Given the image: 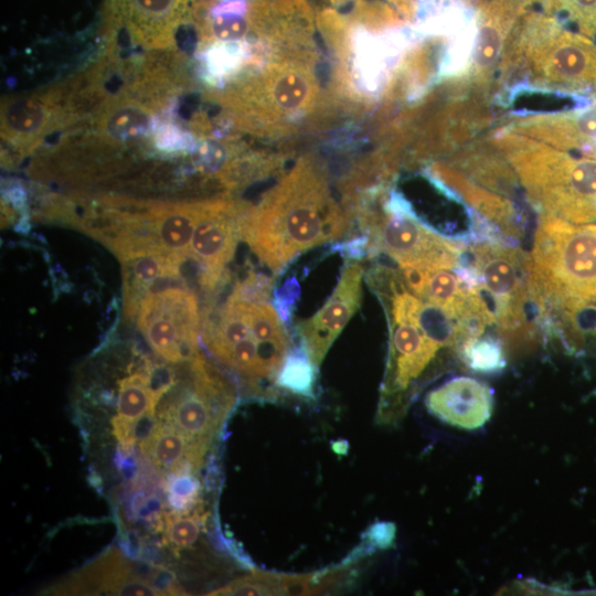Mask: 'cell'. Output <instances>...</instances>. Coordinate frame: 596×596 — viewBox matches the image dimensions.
<instances>
[{
  "label": "cell",
  "instance_id": "cell-11",
  "mask_svg": "<svg viewBox=\"0 0 596 596\" xmlns=\"http://www.w3.org/2000/svg\"><path fill=\"white\" fill-rule=\"evenodd\" d=\"M441 347L411 321H391L386 393L406 390L429 365Z\"/></svg>",
  "mask_w": 596,
  "mask_h": 596
},
{
  "label": "cell",
  "instance_id": "cell-14",
  "mask_svg": "<svg viewBox=\"0 0 596 596\" xmlns=\"http://www.w3.org/2000/svg\"><path fill=\"white\" fill-rule=\"evenodd\" d=\"M316 368L301 347V351L288 353L277 374L276 384L296 395L312 397Z\"/></svg>",
  "mask_w": 596,
  "mask_h": 596
},
{
  "label": "cell",
  "instance_id": "cell-7",
  "mask_svg": "<svg viewBox=\"0 0 596 596\" xmlns=\"http://www.w3.org/2000/svg\"><path fill=\"white\" fill-rule=\"evenodd\" d=\"M246 204L223 199L209 200L191 241L190 258L201 267L200 285L214 290L223 280L241 236V219Z\"/></svg>",
  "mask_w": 596,
  "mask_h": 596
},
{
  "label": "cell",
  "instance_id": "cell-18",
  "mask_svg": "<svg viewBox=\"0 0 596 596\" xmlns=\"http://www.w3.org/2000/svg\"><path fill=\"white\" fill-rule=\"evenodd\" d=\"M167 491L175 512L189 513L199 503L200 482L193 472H179L168 476Z\"/></svg>",
  "mask_w": 596,
  "mask_h": 596
},
{
  "label": "cell",
  "instance_id": "cell-15",
  "mask_svg": "<svg viewBox=\"0 0 596 596\" xmlns=\"http://www.w3.org/2000/svg\"><path fill=\"white\" fill-rule=\"evenodd\" d=\"M459 353L467 366L473 371L492 373L505 365L501 342L491 337H475L459 345Z\"/></svg>",
  "mask_w": 596,
  "mask_h": 596
},
{
  "label": "cell",
  "instance_id": "cell-12",
  "mask_svg": "<svg viewBox=\"0 0 596 596\" xmlns=\"http://www.w3.org/2000/svg\"><path fill=\"white\" fill-rule=\"evenodd\" d=\"M124 313L136 317L141 300L151 291L181 284V263L160 251H141L120 260Z\"/></svg>",
  "mask_w": 596,
  "mask_h": 596
},
{
  "label": "cell",
  "instance_id": "cell-9",
  "mask_svg": "<svg viewBox=\"0 0 596 596\" xmlns=\"http://www.w3.org/2000/svg\"><path fill=\"white\" fill-rule=\"evenodd\" d=\"M135 565L116 549H110L51 590L67 595H162Z\"/></svg>",
  "mask_w": 596,
  "mask_h": 596
},
{
  "label": "cell",
  "instance_id": "cell-26",
  "mask_svg": "<svg viewBox=\"0 0 596 596\" xmlns=\"http://www.w3.org/2000/svg\"><path fill=\"white\" fill-rule=\"evenodd\" d=\"M575 8L586 15H596V0H572Z\"/></svg>",
  "mask_w": 596,
  "mask_h": 596
},
{
  "label": "cell",
  "instance_id": "cell-22",
  "mask_svg": "<svg viewBox=\"0 0 596 596\" xmlns=\"http://www.w3.org/2000/svg\"><path fill=\"white\" fill-rule=\"evenodd\" d=\"M499 47V35L492 26H485L480 30L475 51V58L480 64L490 63Z\"/></svg>",
  "mask_w": 596,
  "mask_h": 596
},
{
  "label": "cell",
  "instance_id": "cell-27",
  "mask_svg": "<svg viewBox=\"0 0 596 596\" xmlns=\"http://www.w3.org/2000/svg\"><path fill=\"white\" fill-rule=\"evenodd\" d=\"M330 2H333V3H342V2H345L348 0H329Z\"/></svg>",
  "mask_w": 596,
  "mask_h": 596
},
{
  "label": "cell",
  "instance_id": "cell-16",
  "mask_svg": "<svg viewBox=\"0 0 596 596\" xmlns=\"http://www.w3.org/2000/svg\"><path fill=\"white\" fill-rule=\"evenodd\" d=\"M206 515L173 511L163 514V539L174 550L191 547L198 540Z\"/></svg>",
  "mask_w": 596,
  "mask_h": 596
},
{
  "label": "cell",
  "instance_id": "cell-3",
  "mask_svg": "<svg viewBox=\"0 0 596 596\" xmlns=\"http://www.w3.org/2000/svg\"><path fill=\"white\" fill-rule=\"evenodd\" d=\"M471 269L493 301L500 334L509 347L530 342L534 328L529 313L538 309L530 255L499 243H477L470 247Z\"/></svg>",
  "mask_w": 596,
  "mask_h": 596
},
{
  "label": "cell",
  "instance_id": "cell-24",
  "mask_svg": "<svg viewBox=\"0 0 596 596\" xmlns=\"http://www.w3.org/2000/svg\"><path fill=\"white\" fill-rule=\"evenodd\" d=\"M370 532L375 544L381 546H387L394 538V529L391 523L374 524Z\"/></svg>",
  "mask_w": 596,
  "mask_h": 596
},
{
  "label": "cell",
  "instance_id": "cell-6",
  "mask_svg": "<svg viewBox=\"0 0 596 596\" xmlns=\"http://www.w3.org/2000/svg\"><path fill=\"white\" fill-rule=\"evenodd\" d=\"M135 318L149 348L168 363L180 364L200 353L199 301L182 284L149 292Z\"/></svg>",
  "mask_w": 596,
  "mask_h": 596
},
{
  "label": "cell",
  "instance_id": "cell-21",
  "mask_svg": "<svg viewBox=\"0 0 596 596\" xmlns=\"http://www.w3.org/2000/svg\"><path fill=\"white\" fill-rule=\"evenodd\" d=\"M299 292V284L295 278L287 280L274 292L272 305L283 322L290 320Z\"/></svg>",
  "mask_w": 596,
  "mask_h": 596
},
{
  "label": "cell",
  "instance_id": "cell-8",
  "mask_svg": "<svg viewBox=\"0 0 596 596\" xmlns=\"http://www.w3.org/2000/svg\"><path fill=\"white\" fill-rule=\"evenodd\" d=\"M363 273L358 259H345L331 296L313 316L297 324L301 347L316 366L360 308Z\"/></svg>",
  "mask_w": 596,
  "mask_h": 596
},
{
  "label": "cell",
  "instance_id": "cell-23",
  "mask_svg": "<svg viewBox=\"0 0 596 596\" xmlns=\"http://www.w3.org/2000/svg\"><path fill=\"white\" fill-rule=\"evenodd\" d=\"M336 248L350 259H359L369 253V238L363 234L362 236L348 240L341 245L336 246Z\"/></svg>",
  "mask_w": 596,
  "mask_h": 596
},
{
  "label": "cell",
  "instance_id": "cell-10",
  "mask_svg": "<svg viewBox=\"0 0 596 596\" xmlns=\"http://www.w3.org/2000/svg\"><path fill=\"white\" fill-rule=\"evenodd\" d=\"M428 412L441 422L467 430L482 427L491 417V389L469 376L454 377L430 391L425 398Z\"/></svg>",
  "mask_w": 596,
  "mask_h": 596
},
{
  "label": "cell",
  "instance_id": "cell-2",
  "mask_svg": "<svg viewBox=\"0 0 596 596\" xmlns=\"http://www.w3.org/2000/svg\"><path fill=\"white\" fill-rule=\"evenodd\" d=\"M535 300L568 312L596 301V224L541 222L530 254Z\"/></svg>",
  "mask_w": 596,
  "mask_h": 596
},
{
  "label": "cell",
  "instance_id": "cell-25",
  "mask_svg": "<svg viewBox=\"0 0 596 596\" xmlns=\"http://www.w3.org/2000/svg\"><path fill=\"white\" fill-rule=\"evenodd\" d=\"M579 131L590 138H596V109L587 110L577 118Z\"/></svg>",
  "mask_w": 596,
  "mask_h": 596
},
{
  "label": "cell",
  "instance_id": "cell-1",
  "mask_svg": "<svg viewBox=\"0 0 596 596\" xmlns=\"http://www.w3.org/2000/svg\"><path fill=\"white\" fill-rule=\"evenodd\" d=\"M349 216L334 201L323 167L302 158L257 205L245 206L241 236L278 274L299 254L344 236Z\"/></svg>",
  "mask_w": 596,
  "mask_h": 596
},
{
  "label": "cell",
  "instance_id": "cell-4",
  "mask_svg": "<svg viewBox=\"0 0 596 596\" xmlns=\"http://www.w3.org/2000/svg\"><path fill=\"white\" fill-rule=\"evenodd\" d=\"M175 368V379L157 406V419L185 436L210 444L234 405V392L225 379L199 353Z\"/></svg>",
  "mask_w": 596,
  "mask_h": 596
},
{
  "label": "cell",
  "instance_id": "cell-20",
  "mask_svg": "<svg viewBox=\"0 0 596 596\" xmlns=\"http://www.w3.org/2000/svg\"><path fill=\"white\" fill-rule=\"evenodd\" d=\"M587 63L584 51L575 45L563 46L554 55L555 67L568 77L582 76L587 68Z\"/></svg>",
  "mask_w": 596,
  "mask_h": 596
},
{
  "label": "cell",
  "instance_id": "cell-5",
  "mask_svg": "<svg viewBox=\"0 0 596 596\" xmlns=\"http://www.w3.org/2000/svg\"><path fill=\"white\" fill-rule=\"evenodd\" d=\"M369 238V253H385L400 266L428 272L457 268L462 246L423 224L415 215H375L366 211L355 214Z\"/></svg>",
  "mask_w": 596,
  "mask_h": 596
},
{
  "label": "cell",
  "instance_id": "cell-13",
  "mask_svg": "<svg viewBox=\"0 0 596 596\" xmlns=\"http://www.w3.org/2000/svg\"><path fill=\"white\" fill-rule=\"evenodd\" d=\"M209 444L192 439L178 429L156 421L150 434L140 441V450L167 476L179 472L195 473Z\"/></svg>",
  "mask_w": 596,
  "mask_h": 596
},
{
  "label": "cell",
  "instance_id": "cell-17",
  "mask_svg": "<svg viewBox=\"0 0 596 596\" xmlns=\"http://www.w3.org/2000/svg\"><path fill=\"white\" fill-rule=\"evenodd\" d=\"M209 595H283L280 575L255 571L252 574L236 578L231 584L217 588Z\"/></svg>",
  "mask_w": 596,
  "mask_h": 596
},
{
  "label": "cell",
  "instance_id": "cell-19",
  "mask_svg": "<svg viewBox=\"0 0 596 596\" xmlns=\"http://www.w3.org/2000/svg\"><path fill=\"white\" fill-rule=\"evenodd\" d=\"M275 279L258 273L248 274L235 284L230 297L253 304L268 302L272 298Z\"/></svg>",
  "mask_w": 596,
  "mask_h": 596
}]
</instances>
